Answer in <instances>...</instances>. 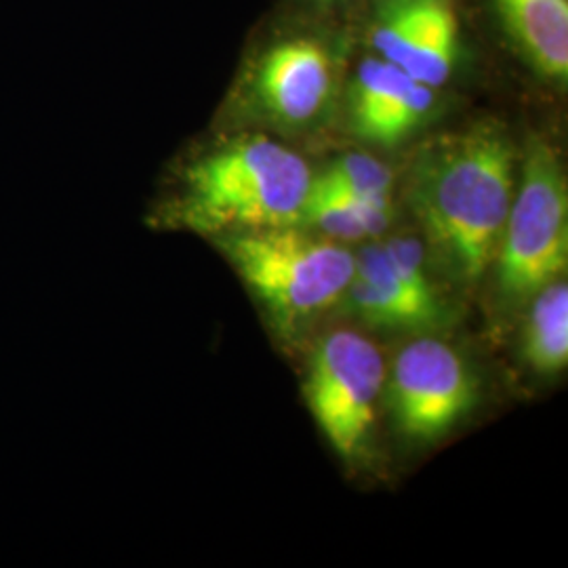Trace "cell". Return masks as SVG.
<instances>
[{
  "label": "cell",
  "mask_w": 568,
  "mask_h": 568,
  "mask_svg": "<svg viewBox=\"0 0 568 568\" xmlns=\"http://www.w3.org/2000/svg\"><path fill=\"white\" fill-rule=\"evenodd\" d=\"M514 192L516 152L493 124L443 135L413 164V211L466 283H478L497 260Z\"/></svg>",
  "instance_id": "cell-1"
},
{
  "label": "cell",
  "mask_w": 568,
  "mask_h": 568,
  "mask_svg": "<svg viewBox=\"0 0 568 568\" xmlns=\"http://www.w3.org/2000/svg\"><path fill=\"white\" fill-rule=\"evenodd\" d=\"M312 171L283 143L243 138L187 159L154 206L152 224L217 239L302 225Z\"/></svg>",
  "instance_id": "cell-2"
},
{
  "label": "cell",
  "mask_w": 568,
  "mask_h": 568,
  "mask_svg": "<svg viewBox=\"0 0 568 568\" xmlns=\"http://www.w3.org/2000/svg\"><path fill=\"white\" fill-rule=\"evenodd\" d=\"M272 321L283 328L305 323L344 297L354 255L300 225L239 232L213 239Z\"/></svg>",
  "instance_id": "cell-3"
},
{
  "label": "cell",
  "mask_w": 568,
  "mask_h": 568,
  "mask_svg": "<svg viewBox=\"0 0 568 568\" xmlns=\"http://www.w3.org/2000/svg\"><path fill=\"white\" fill-rule=\"evenodd\" d=\"M495 262L504 295L518 302L567 272V175L549 143L528 150Z\"/></svg>",
  "instance_id": "cell-4"
},
{
  "label": "cell",
  "mask_w": 568,
  "mask_h": 568,
  "mask_svg": "<svg viewBox=\"0 0 568 568\" xmlns=\"http://www.w3.org/2000/svg\"><path fill=\"white\" fill-rule=\"evenodd\" d=\"M384 384V356L365 335L333 331L316 345L307 366L305 400L331 447L345 459L365 445Z\"/></svg>",
  "instance_id": "cell-5"
},
{
  "label": "cell",
  "mask_w": 568,
  "mask_h": 568,
  "mask_svg": "<svg viewBox=\"0 0 568 568\" xmlns=\"http://www.w3.org/2000/svg\"><path fill=\"white\" fill-rule=\"evenodd\" d=\"M476 394L464 356L440 339L424 337L396 356L387 403L406 438L436 440L466 417Z\"/></svg>",
  "instance_id": "cell-6"
},
{
  "label": "cell",
  "mask_w": 568,
  "mask_h": 568,
  "mask_svg": "<svg viewBox=\"0 0 568 568\" xmlns=\"http://www.w3.org/2000/svg\"><path fill=\"white\" fill-rule=\"evenodd\" d=\"M375 55L432 89L450 79L459 23L450 0H387L371 32Z\"/></svg>",
  "instance_id": "cell-7"
},
{
  "label": "cell",
  "mask_w": 568,
  "mask_h": 568,
  "mask_svg": "<svg viewBox=\"0 0 568 568\" xmlns=\"http://www.w3.org/2000/svg\"><path fill=\"white\" fill-rule=\"evenodd\" d=\"M335 63L314 39L276 42L257 63L253 91L260 110L284 126H307L331 103Z\"/></svg>",
  "instance_id": "cell-8"
},
{
  "label": "cell",
  "mask_w": 568,
  "mask_h": 568,
  "mask_svg": "<svg viewBox=\"0 0 568 568\" xmlns=\"http://www.w3.org/2000/svg\"><path fill=\"white\" fill-rule=\"evenodd\" d=\"M434 89L415 81L394 63L366 58L349 89V119L366 142H403L434 110Z\"/></svg>",
  "instance_id": "cell-9"
},
{
  "label": "cell",
  "mask_w": 568,
  "mask_h": 568,
  "mask_svg": "<svg viewBox=\"0 0 568 568\" xmlns=\"http://www.w3.org/2000/svg\"><path fill=\"white\" fill-rule=\"evenodd\" d=\"M509 34L549 81L568 79V0H497Z\"/></svg>",
  "instance_id": "cell-10"
},
{
  "label": "cell",
  "mask_w": 568,
  "mask_h": 568,
  "mask_svg": "<svg viewBox=\"0 0 568 568\" xmlns=\"http://www.w3.org/2000/svg\"><path fill=\"white\" fill-rule=\"evenodd\" d=\"M392 222L389 201H368L310 187L302 224L335 241H365L384 234Z\"/></svg>",
  "instance_id": "cell-11"
},
{
  "label": "cell",
  "mask_w": 568,
  "mask_h": 568,
  "mask_svg": "<svg viewBox=\"0 0 568 568\" xmlns=\"http://www.w3.org/2000/svg\"><path fill=\"white\" fill-rule=\"evenodd\" d=\"M525 333V361L541 375H556L568 365V286L562 281L532 295Z\"/></svg>",
  "instance_id": "cell-12"
},
{
  "label": "cell",
  "mask_w": 568,
  "mask_h": 568,
  "mask_svg": "<svg viewBox=\"0 0 568 568\" xmlns=\"http://www.w3.org/2000/svg\"><path fill=\"white\" fill-rule=\"evenodd\" d=\"M354 274L384 291L398 304L405 305L424 328L438 325L443 321L445 307L440 304L438 295L424 293L410 283L389 260L384 244H368L358 255H354Z\"/></svg>",
  "instance_id": "cell-13"
},
{
  "label": "cell",
  "mask_w": 568,
  "mask_h": 568,
  "mask_svg": "<svg viewBox=\"0 0 568 568\" xmlns=\"http://www.w3.org/2000/svg\"><path fill=\"white\" fill-rule=\"evenodd\" d=\"M314 187L358 196L368 201H389L394 173L387 164L368 154H345L312 180Z\"/></svg>",
  "instance_id": "cell-14"
},
{
  "label": "cell",
  "mask_w": 568,
  "mask_h": 568,
  "mask_svg": "<svg viewBox=\"0 0 568 568\" xmlns=\"http://www.w3.org/2000/svg\"><path fill=\"white\" fill-rule=\"evenodd\" d=\"M323 2H333V0H323Z\"/></svg>",
  "instance_id": "cell-15"
}]
</instances>
